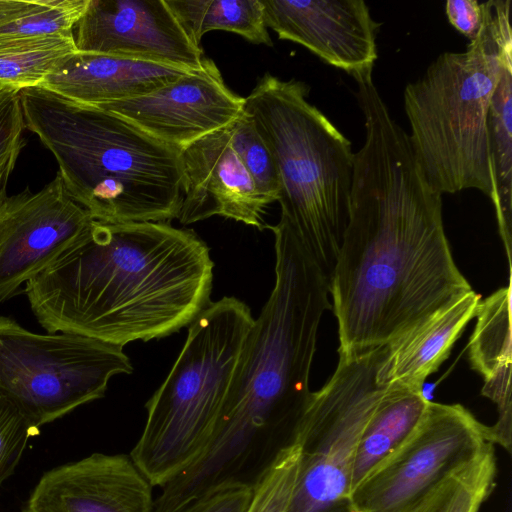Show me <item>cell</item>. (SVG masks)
Here are the masks:
<instances>
[{
  "mask_svg": "<svg viewBox=\"0 0 512 512\" xmlns=\"http://www.w3.org/2000/svg\"><path fill=\"white\" fill-rule=\"evenodd\" d=\"M490 196L511 272L512 228V45L506 49L487 116Z\"/></svg>",
  "mask_w": 512,
  "mask_h": 512,
  "instance_id": "44dd1931",
  "label": "cell"
},
{
  "mask_svg": "<svg viewBox=\"0 0 512 512\" xmlns=\"http://www.w3.org/2000/svg\"><path fill=\"white\" fill-rule=\"evenodd\" d=\"M481 296L473 289L388 344L378 381L423 390L429 375L448 358L456 340L475 317Z\"/></svg>",
  "mask_w": 512,
  "mask_h": 512,
  "instance_id": "d6986e66",
  "label": "cell"
},
{
  "mask_svg": "<svg viewBox=\"0 0 512 512\" xmlns=\"http://www.w3.org/2000/svg\"><path fill=\"white\" fill-rule=\"evenodd\" d=\"M274 235L275 283L249 332L202 455L172 481L194 500L226 482L253 485L291 442L312 393L309 377L329 281L288 227Z\"/></svg>",
  "mask_w": 512,
  "mask_h": 512,
  "instance_id": "3957f363",
  "label": "cell"
},
{
  "mask_svg": "<svg viewBox=\"0 0 512 512\" xmlns=\"http://www.w3.org/2000/svg\"><path fill=\"white\" fill-rule=\"evenodd\" d=\"M310 88L265 73L243 112L269 148L279 179V222L297 236L330 281L349 220L350 141L307 100Z\"/></svg>",
  "mask_w": 512,
  "mask_h": 512,
  "instance_id": "5b68a950",
  "label": "cell"
},
{
  "mask_svg": "<svg viewBox=\"0 0 512 512\" xmlns=\"http://www.w3.org/2000/svg\"><path fill=\"white\" fill-rule=\"evenodd\" d=\"M254 320L243 301L223 297L189 324L174 365L146 403V422L130 453L153 487L168 483L207 448Z\"/></svg>",
  "mask_w": 512,
  "mask_h": 512,
  "instance_id": "52a82bcc",
  "label": "cell"
},
{
  "mask_svg": "<svg viewBox=\"0 0 512 512\" xmlns=\"http://www.w3.org/2000/svg\"><path fill=\"white\" fill-rule=\"evenodd\" d=\"M152 487L130 456L93 453L45 473L24 512H153Z\"/></svg>",
  "mask_w": 512,
  "mask_h": 512,
  "instance_id": "2e32d148",
  "label": "cell"
},
{
  "mask_svg": "<svg viewBox=\"0 0 512 512\" xmlns=\"http://www.w3.org/2000/svg\"><path fill=\"white\" fill-rule=\"evenodd\" d=\"M94 219L67 192L60 174L42 189L0 202V303L72 245Z\"/></svg>",
  "mask_w": 512,
  "mask_h": 512,
  "instance_id": "8fae6325",
  "label": "cell"
},
{
  "mask_svg": "<svg viewBox=\"0 0 512 512\" xmlns=\"http://www.w3.org/2000/svg\"><path fill=\"white\" fill-rule=\"evenodd\" d=\"M213 268L191 229L94 220L23 291L48 333L124 347L189 326L211 302Z\"/></svg>",
  "mask_w": 512,
  "mask_h": 512,
  "instance_id": "7a4b0ae2",
  "label": "cell"
},
{
  "mask_svg": "<svg viewBox=\"0 0 512 512\" xmlns=\"http://www.w3.org/2000/svg\"><path fill=\"white\" fill-rule=\"evenodd\" d=\"M232 147L250 173L258 192L267 205L278 200L279 179L274 158L244 112L227 125Z\"/></svg>",
  "mask_w": 512,
  "mask_h": 512,
  "instance_id": "d4e9b609",
  "label": "cell"
},
{
  "mask_svg": "<svg viewBox=\"0 0 512 512\" xmlns=\"http://www.w3.org/2000/svg\"><path fill=\"white\" fill-rule=\"evenodd\" d=\"M191 71L112 55L77 51L41 84L70 101L98 107L139 97Z\"/></svg>",
  "mask_w": 512,
  "mask_h": 512,
  "instance_id": "e0dca14e",
  "label": "cell"
},
{
  "mask_svg": "<svg viewBox=\"0 0 512 512\" xmlns=\"http://www.w3.org/2000/svg\"><path fill=\"white\" fill-rule=\"evenodd\" d=\"M445 11L450 24L470 41L474 40L483 21L482 4L476 0H449Z\"/></svg>",
  "mask_w": 512,
  "mask_h": 512,
  "instance_id": "f546056e",
  "label": "cell"
},
{
  "mask_svg": "<svg viewBox=\"0 0 512 512\" xmlns=\"http://www.w3.org/2000/svg\"><path fill=\"white\" fill-rule=\"evenodd\" d=\"M300 448L290 442L253 484V496L246 512H286L296 482Z\"/></svg>",
  "mask_w": 512,
  "mask_h": 512,
  "instance_id": "484cf974",
  "label": "cell"
},
{
  "mask_svg": "<svg viewBox=\"0 0 512 512\" xmlns=\"http://www.w3.org/2000/svg\"><path fill=\"white\" fill-rule=\"evenodd\" d=\"M489 443L465 407L430 401L408 441L352 491L350 510L425 512Z\"/></svg>",
  "mask_w": 512,
  "mask_h": 512,
  "instance_id": "30bf717a",
  "label": "cell"
},
{
  "mask_svg": "<svg viewBox=\"0 0 512 512\" xmlns=\"http://www.w3.org/2000/svg\"><path fill=\"white\" fill-rule=\"evenodd\" d=\"M267 28L350 75L373 70L376 22L363 0H261Z\"/></svg>",
  "mask_w": 512,
  "mask_h": 512,
  "instance_id": "5bb4252c",
  "label": "cell"
},
{
  "mask_svg": "<svg viewBox=\"0 0 512 512\" xmlns=\"http://www.w3.org/2000/svg\"><path fill=\"white\" fill-rule=\"evenodd\" d=\"M511 277L506 287L479 302L469 341L472 368L483 377L482 395L497 406L498 419L487 426L491 443L511 452Z\"/></svg>",
  "mask_w": 512,
  "mask_h": 512,
  "instance_id": "ac0fdd59",
  "label": "cell"
},
{
  "mask_svg": "<svg viewBox=\"0 0 512 512\" xmlns=\"http://www.w3.org/2000/svg\"><path fill=\"white\" fill-rule=\"evenodd\" d=\"M191 38L200 45L213 30L238 34L254 44L272 46L261 0H166Z\"/></svg>",
  "mask_w": 512,
  "mask_h": 512,
  "instance_id": "7402d4cb",
  "label": "cell"
},
{
  "mask_svg": "<svg viewBox=\"0 0 512 512\" xmlns=\"http://www.w3.org/2000/svg\"><path fill=\"white\" fill-rule=\"evenodd\" d=\"M79 52L198 71L203 51L166 0H88L74 29Z\"/></svg>",
  "mask_w": 512,
  "mask_h": 512,
  "instance_id": "7c38bea8",
  "label": "cell"
},
{
  "mask_svg": "<svg viewBox=\"0 0 512 512\" xmlns=\"http://www.w3.org/2000/svg\"><path fill=\"white\" fill-rule=\"evenodd\" d=\"M252 496V485L226 482L210 489L180 512H246Z\"/></svg>",
  "mask_w": 512,
  "mask_h": 512,
  "instance_id": "f1b7e54d",
  "label": "cell"
},
{
  "mask_svg": "<svg viewBox=\"0 0 512 512\" xmlns=\"http://www.w3.org/2000/svg\"><path fill=\"white\" fill-rule=\"evenodd\" d=\"M183 200L177 219L192 224L222 216L265 228L268 206L231 145L227 126L181 149Z\"/></svg>",
  "mask_w": 512,
  "mask_h": 512,
  "instance_id": "9a60e30c",
  "label": "cell"
},
{
  "mask_svg": "<svg viewBox=\"0 0 512 512\" xmlns=\"http://www.w3.org/2000/svg\"><path fill=\"white\" fill-rule=\"evenodd\" d=\"M88 0H0V41L74 35Z\"/></svg>",
  "mask_w": 512,
  "mask_h": 512,
  "instance_id": "cb8c5ba5",
  "label": "cell"
},
{
  "mask_svg": "<svg viewBox=\"0 0 512 512\" xmlns=\"http://www.w3.org/2000/svg\"><path fill=\"white\" fill-rule=\"evenodd\" d=\"M19 94L27 129L52 153L68 194L94 220L116 224L178 217L180 149L116 114L44 88Z\"/></svg>",
  "mask_w": 512,
  "mask_h": 512,
  "instance_id": "277c9868",
  "label": "cell"
},
{
  "mask_svg": "<svg viewBox=\"0 0 512 512\" xmlns=\"http://www.w3.org/2000/svg\"><path fill=\"white\" fill-rule=\"evenodd\" d=\"M39 433L40 428L0 392V487L15 472L29 439Z\"/></svg>",
  "mask_w": 512,
  "mask_h": 512,
  "instance_id": "83f0119b",
  "label": "cell"
},
{
  "mask_svg": "<svg viewBox=\"0 0 512 512\" xmlns=\"http://www.w3.org/2000/svg\"><path fill=\"white\" fill-rule=\"evenodd\" d=\"M429 402L423 390L389 386L360 437L352 469V491L408 441Z\"/></svg>",
  "mask_w": 512,
  "mask_h": 512,
  "instance_id": "ffe728a7",
  "label": "cell"
},
{
  "mask_svg": "<svg viewBox=\"0 0 512 512\" xmlns=\"http://www.w3.org/2000/svg\"><path fill=\"white\" fill-rule=\"evenodd\" d=\"M132 371L121 346L35 333L0 315V392L39 428L102 398L112 377Z\"/></svg>",
  "mask_w": 512,
  "mask_h": 512,
  "instance_id": "9c48e42d",
  "label": "cell"
},
{
  "mask_svg": "<svg viewBox=\"0 0 512 512\" xmlns=\"http://www.w3.org/2000/svg\"><path fill=\"white\" fill-rule=\"evenodd\" d=\"M245 97L232 92L213 60L198 71L148 94L100 105L154 138L183 149L226 127L244 110Z\"/></svg>",
  "mask_w": 512,
  "mask_h": 512,
  "instance_id": "4fadbf2b",
  "label": "cell"
},
{
  "mask_svg": "<svg viewBox=\"0 0 512 512\" xmlns=\"http://www.w3.org/2000/svg\"><path fill=\"white\" fill-rule=\"evenodd\" d=\"M388 345L339 357L326 384L312 393L293 431L300 448L293 494L286 512H351V479L357 446L388 390L378 381Z\"/></svg>",
  "mask_w": 512,
  "mask_h": 512,
  "instance_id": "ba28073f",
  "label": "cell"
},
{
  "mask_svg": "<svg viewBox=\"0 0 512 512\" xmlns=\"http://www.w3.org/2000/svg\"><path fill=\"white\" fill-rule=\"evenodd\" d=\"M20 94L0 90V202L7 197L9 178L25 146L26 129Z\"/></svg>",
  "mask_w": 512,
  "mask_h": 512,
  "instance_id": "4316f807",
  "label": "cell"
},
{
  "mask_svg": "<svg viewBox=\"0 0 512 512\" xmlns=\"http://www.w3.org/2000/svg\"><path fill=\"white\" fill-rule=\"evenodd\" d=\"M77 51L74 35L0 41V90L40 87Z\"/></svg>",
  "mask_w": 512,
  "mask_h": 512,
  "instance_id": "603a6c76",
  "label": "cell"
},
{
  "mask_svg": "<svg viewBox=\"0 0 512 512\" xmlns=\"http://www.w3.org/2000/svg\"><path fill=\"white\" fill-rule=\"evenodd\" d=\"M365 141L354 153L349 220L329 281L339 357L388 345L472 290L451 254L442 194L372 79L354 76Z\"/></svg>",
  "mask_w": 512,
  "mask_h": 512,
  "instance_id": "6da1fadb",
  "label": "cell"
},
{
  "mask_svg": "<svg viewBox=\"0 0 512 512\" xmlns=\"http://www.w3.org/2000/svg\"><path fill=\"white\" fill-rule=\"evenodd\" d=\"M482 4L483 21L465 52L440 54L404 90L409 142L429 185L440 194H492L487 116L506 49L510 0Z\"/></svg>",
  "mask_w": 512,
  "mask_h": 512,
  "instance_id": "8992f818",
  "label": "cell"
}]
</instances>
